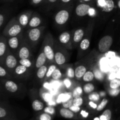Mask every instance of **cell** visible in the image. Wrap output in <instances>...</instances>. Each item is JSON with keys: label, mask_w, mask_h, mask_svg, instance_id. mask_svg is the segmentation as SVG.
I'll use <instances>...</instances> for the list:
<instances>
[{"label": "cell", "mask_w": 120, "mask_h": 120, "mask_svg": "<svg viewBox=\"0 0 120 120\" xmlns=\"http://www.w3.org/2000/svg\"><path fill=\"white\" fill-rule=\"evenodd\" d=\"M4 18L2 14H0V26L2 25L4 23Z\"/></svg>", "instance_id": "51"}, {"label": "cell", "mask_w": 120, "mask_h": 120, "mask_svg": "<svg viewBox=\"0 0 120 120\" xmlns=\"http://www.w3.org/2000/svg\"><path fill=\"white\" fill-rule=\"evenodd\" d=\"M47 57L46 56L45 53L42 52L39 54V55L37 59H36V64H35V66H36V68L39 69V68H41V66H43L45 63L46 61Z\"/></svg>", "instance_id": "13"}, {"label": "cell", "mask_w": 120, "mask_h": 120, "mask_svg": "<svg viewBox=\"0 0 120 120\" xmlns=\"http://www.w3.org/2000/svg\"><path fill=\"white\" fill-rule=\"evenodd\" d=\"M84 30L82 29H78L75 30L73 35V42L75 43H79L80 42L83 40V38L84 36Z\"/></svg>", "instance_id": "9"}, {"label": "cell", "mask_w": 120, "mask_h": 120, "mask_svg": "<svg viewBox=\"0 0 120 120\" xmlns=\"http://www.w3.org/2000/svg\"><path fill=\"white\" fill-rule=\"evenodd\" d=\"M6 111L5 109H4L2 107H0V117L2 118V117H4L6 116Z\"/></svg>", "instance_id": "48"}, {"label": "cell", "mask_w": 120, "mask_h": 120, "mask_svg": "<svg viewBox=\"0 0 120 120\" xmlns=\"http://www.w3.org/2000/svg\"><path fill=\"white\" fill-rule=\"evenodd\" d=\"M100 120H107V118L105 117V116H104L103 114L101 115L100 117Z\"/></svg>", "instance_id": "54"}, {"label": "cell", "mask_w": 120, "mask_h": 120, "mask_svg": "<svg viewBox=\"0 0 120 120\" xmlns=\"http://www.w3.org/2000/svg\"><path fill=\"white\" fill-rule=\"evenodd\" d=\"M75 77L77 79L80 80L83 78V76L87 71V69L86 66L83 65H79L76 67L75 70Z\"/></svg>", "instance_id": "6"}, {"label": "cell", "mask_w": 120, "mask_h": 120, "mask_svg": "<svg viewBox=\"0 0 120 120\" xmlns=\"http://www.w3.org/2000/svg\"><path fill=\"white\" fill-rule=\"evenodd\" d=\"M94 120H100V118H97V117H96V118H94Z\"/></svg>", "instance_id": "58"}, {"label": "cell", "mask_w": 120, "mask_h": 120, "mask_svg": "<svg viewBox=\"0 0 120 120\" xmlns=\"http://www.w3.org/2000/svg\"><path fill=\"white\" fill-rule=\"evenodd\" d=\"M115 7V4L113 0H107L105 4L103 7V11L105 12H110L112 11Z\"/></svg>", "instance_id": "16"}, {"label": "cell", "mask_w": 120, "mask_h": 120, "mask_svg": "<svg viewBox=\"0 0 120 120\" xmlns=\"http://www.w3.org/2000/svg\"><path fill=\"white\" fill-rule=\"evenodd\" d=\"M39 120H52V117L49 114L45 112L40 116Z\"/></svg>", "instance_id": "39"}, {"label": "cell", "mask_w": 120, "mask_h": 120, "mask_svg": "<svg viewBox=\"0 0 120 120\" xmlns=\"http://www.w3.org/2000/svg\"><path fill=\"white\" fill-rule=\"evenodd\" d=\"M84 1H90V0H84Z\"/></svg>", "instance_id": "59"}, {"label": "cell", "mask_w": 120, "mask_h": 120, "mask_svg": "<svg viewBox=\"0 0 120 120\" xmlns=\"http://www.w3.org/2000/svg\"><path fill=\"white\" fill-rule=\"evenodd\" d=\"M27 70V68H26V67L23 66L22 65H20V66H17L16 68V69H15V73H16L17 75H22V74L25 73L26 72V71Z\"/></svg>", "instance_id": "31"}, {"label": "cell", "mask_w": 120, "mask_h": 120, "mask_svg": "<svg viewBox=\"0 0 120 120\" xmlns=\"http://www.w3.org/2000/svg\"><path fill=\"white\" fill-rule=\"evenodd\" d=\"M73 104V99L72 98L62 103V105L64 108L69 109Z\"/></svg>", "instance_id": "35"}, {"label": "cell", "mask_w": 120, "mask_h": 120, "mask_svg": "<svg viewBox=\"0 0 120 120\" xmlns=\"http://www.w3.org/2000/svg\"><path fill=\"white\" fill-rule=\"evenodd\" d=\"M69 109H70L71 111H72L73 112H78L79 111H80V107L73 104V105L69 108Z\"/></svg>", "instance_id": "43"}, {"label": "cell", "mask_w": 120, "mask_h": 120, "mask_svg": "<svg viewBox=\"0 0 120 120\" xmlns=\"http://www.w3.org/2000/svg\"><path fill=\"white\" fill-rule=\"evenodd\" d=\"M112 42H113V39L111 36L106 35L103 36L98 42V50L101 53L107 52L110 50Z\"/></svg>", "instance_id": "1"}, {"label": "cell", "mask_w": 120, "mask_h": 120, "mask_svg": "<svg viewBox=\"0 0 120 120\" xmlns=\"http://www.w3.org/2000/svg\"><path fill=\"white\" fill-rule=\"evenodd\" d=\"M19 63L21 65L26 67L27 68H30L32 66V63L28 59H21L19 61Z\"/></svg>", "instance_id": "32"}, {"label": "cell", "mask_w": 120, "mask_h": 120, "mask_svg": "<svg viewBox=\"0 0 120 120\" xmlns=\"http://www.w3.org/2000/svg\"><path fill=\"white\" fill-rule=\"evenodd\" d=\"M83 103V99L82 97H78L73 99V105L80 107Z\"/></svg>", "instance_id": "33"}, {"label": "cell", "mask_w": 120, "mask_h": 120, "mask_svg": "<svg viewBox=\"0 0 120 120\" xmlns=\"http://www.w3.org/2000/svg\"><path fill=\"white\" fill-rule=\"evenodd\" d=\"M55 62L58 65H62L66 62V59L65 56L60 52H57L55 54Z\"/></svg>", "instance_id": "10"}, {"label": "cell", "mask_w": 120, "mask_h": 120, "mask_svg": "<svg viewBox=\"0 0 120 120\" xmlns=\"http://www.w3.org/2000/svg\"><path fill=\"white\" fill-rule=\"evenodd\" d=\"M5 63L9 69H14L17 64V60L15 56L12 55H9L6 58Z\"/></svg>", "instance_id": "7"}, {"label": "cell", "mask_w": 120, "mask_h": 120, "mask_svg": "<svg viewBox=\"0 0 120 120\" xmlns=\"http://www.w3.org/2000/svg\"><path fill=\"white\" fill-rule=\"evenodd\" d=\"M100 66L101 68V70L104 71H107L109 70L110 65H109V62L106 59L104 58L102 59L100 62Z\"/></svg>", "instance_id": "27"}, {"label": "cell", "mask_w": 120, "mask_h": 120, "mask_svg": "<svg viewBox=\"0 0 120 120\" xmlns=\"http://www.w3.org/2000/svg\"><path fill=\"white\" fill-rule=\"evenodd\" d=\"M56 69H57V68H56V66L55 65H53H53L50 66V67L48 68V71H47L46 75V77H50V76H52V75L53 74V73L54 72V71H55Z\"/></svg>", "instance_id": "37"}, {"label": "cell", "mask_w": 120, "mask_h": 120, "mask_svg": "<svg viewBox=\"0 0 120 120\" xmlns=\"http://www.w3.org/2000/svg\"><path fill=\"white\" fill-rule=\"evenodd\" d=\"M45 112H47L48 114H53L55 112V110L53 107H48L45 109Z\"/></svg>", "instance_id": "45"}, {"label": "cell", "mask_w": 120, "mask_h": 120, "mask_svg": "<svg viewBox=\"0 0 120 120\" xmlns=\"http://www.w3.org/2000/svg\"><path fill=\"white\" fill-rule=\"evenodd\" d=\"M89 105L93 109H97V106H98V105H97L96 103H94V101H90L89 102Z\"/></svg>", "instance_id": "49"}, {"label": "cell", "mask_w": 120, "mask_h": 120, "mask_svg": "<svg viewBox=\"0 0 120 120\" xmlns=\"http://www.w3.org/2000/svg\"><path fill=\"white\" fill-rule=\"evenodd\" d=\"M49 2H51V3H53V2H56L57 0H48Z\"/></svg>", "instance_id": "56"}, {"label": "cell", "mask_w": 120, "mask_h": 120, "mask_svg": "<svg viewBox=\"0 0 120 120\" xmlns=\"http://www.w3.org/2000/svg\"><path fill=\"white\" fill-rule=\"evenodd\" d=\"M118 8H120V0H119L118 2Z\"/></svg>", "instance_id": "57"}, {"label": "cell", "mask_w": 120, "mask_h": 120, "mask_svg": "<svg viewBox=\"0 0 120 120\" xmlns=\"http://www.w3.org/2000/svg\"><path fill=\"white\" fill-rule=\"evenodd\" d=\"M94 73L92 71H87L83 77V80L86 82H90L94 79Z\"/></svg>", "instance_id": "20"}, {"label": "cell", "mask_w": 120, "mask_h": 120, "mask_svg": "<svg viewBox=\"0 0 120 120\" xmlns=\"http://www.w3.org/2000/svg\"><path fill=\"white\" fill-rule=\"evenodd\" d=\"M108 103H109V100H108L107 98H103V99L102 100L101 102L100 103V104L97 106V108L96 110L98 111H102V110L105 107V106H106L107 104H108Z\"/></svg>", "instance_id": "30"}, {"label": "cell", "mask_w": 120, "mask_h": 120, "mask_svg": "<svg viewBox=\"0 0 120 120\" xmlns=\"http://www.w3.org/2000/svg\"><path fill=\"white\" fill-rule=\"evenodd\" d=\"M5 87L8 91L11 93H15L16 91H17L18 89L17 84L15 82L11 80L6 82L5 84Z\"/></svg>", "instance_id": "12"}, {"label": "cell", "mask_w": 120, "mask_h": 120, "mask_svg": "<svg viewBox=\"0 0 120 120\" xmlns=\"http://www.w3.org/2000/svg\"><path fill=\"white\" fill-rule=\"evenodd\" d=\"M120 93V88L116 89H110V90H109V94H110V96H113V97H116L117 96L118 94Z\"/></svg>", "instance_id": "38"}, {"label": "cell", "mask_w": 120, "mask_h": 120, "mask_svg": "<svg viewBox=\"0 0 120 120\" xmlns=\"http://www.w3.org/2000/svg\"><path fill=\"white\" fill-rule=\"evenodd\" d=\"M83 91L86 94H91L93 91H94L95 89V87L93 84L91 83H88L87 84H84L83 87Z\"/></svg>", "instance_id": "22"}, {"label": "cell", "mask_w": 120, "mask_h": 120, "mask_svg": "<svg viewBox=\"0 0 120 120\" xmlns=\"http://www.w3.org/2000/svg\"><path fill=\"white\" fill-rule=\"evenodd\" d=\"M89 98L90 101H97L99 100L100 99V96L98 93H94L90 94L89 96Z\"/></svg>", "instance_id": "34"}, {"label": "cell", "mask_w": 120, "mask_h": 120, "mask_svg": "<svg viewBox=\"0 0 120 120\" xmlns=\"http://www.w3.org/2000/svg\"><path fill=\"white\" fill-rule=\"evenodd\" d=\"M32 109H34V110L38 111L43 110V108H44V104L39 100H35L32 102Z\"/></svg>", "instance_id": "17"}, {"label": "cell", "mask_w": 120, "mask_h": 120, "mask_svg": "<svg viewBox=\"0 0 120 120\" xmlns=\"http://www.w3.org/2000/svg\"><path fill=\"white\" fill-rule=\"evenodd\" d=\"M60 114L62 117L65 118H68V119H70L74 117V112L70 110V109H66V108H63L61 109L59 111Z\"/></svg>", "instance_id": "11"}, {"label": "cell", "mask_w": 120, "mask_h": 120, "mask_svg": "<svg viewBox=\"0 0 120 120\" xmlns=\"http://www.w3.org/2000/svg\"><path fill=\"white\" fill-rule=\"evenodd\" d=\"M43 52L45 54L47 59L50 61H52L55 59V53L53 49L51 46L49 45H46L43 48Z\"/></svg>", "instance_id": "5"}, {"label": "cell", "mask_w": 120, "mask_h": 120, "mask_svg": "<svg viewBox=\"0 0 120 120\" xmlns=\"http://www.w3.org/2000/svg\"><path fill=\"white\" fill-rule=\"evenodd\" d=\"M67 75L69 77V78L73 79L75 77V71L73 68H70L68 69L67 71Z\"/></svg>", "instance_id": "40"}, {"label": "cell", "mask_w": 120, "mask_h": 120, "mask_svg": "<svg viewBox=\"0 0 120 120\" xmlns=\"http://www.w3.org/2000/svg\"><path fill=\"white\" fill-rule=\"evenodd\" d=\"M70 38H71V35H70V33L68 32H64L60 35L59 39L61 43L65 45L70 41Z\"/></svg>", "instance_id": "15"}, {"label": "cell", "mask_w": 120, "mask_h": 120, "mask_svg": "<svg viewBox=\"0 0 120 120\" xmlns=\"http://www.w3.org/2000/svg\"><path fill=\"white\" fill-rule=\"evenodd\" d=\"M6 50V45L3 42H0V56H2L4 55Z\"/></svg>", "instance_id": "41"}, {"label": "cell", "mask_w": 120, "mask_h": 120, "mask_svg": "<svg viewBox=\"0 0 120 120\" xmlns=\"http://www.w3.org/2000/svg\"><path fill=\"white\" fill-rule=\"evenodd\" d=\"M71 98V94L69 93H64V94H60L58 98H57V102L58 103H63V102L65 101L68 100Z\"/></svg>", "instance_id": "23"}, {"label": "cell", "mask_w": 120, "mask_h": 120, "mask_svg": "<svg viewBox=\"0 0 120 120\" xmlns=\"http://www.w3.org/2000/svg\"><path fill=\"white\" fill-rule=\"evenodd\" d=\"M110 89H116L120 87V79H112L109 84Z\"/></svg>", "instance_id": "25"}, {"label": "cell", "mask_w": 120, "mask_h": 120, "mask_svg": "<svg viewBox=\"0 0 120 120\" xmlns=\"http://www.w3.org/2000/svg\"><path fill=\"white\" fill-rule=\"evenodd\" d=\"M41 31L39 28H32L29 32V38L32 42H36L38 41L41 37Z\"/></svg>", "instance_id": "4"}, {"label": "cell", "mask_w": 120, "mask_h": 120, "mask_svg": "<svg viewBox=\"0 0 120 120\" xmlns=\"http://www.w3.org/2000/svg\"><path fill=\"white\" fill-rule=\"evenodd\" d=\"M94 76L98 80H103L104 79V75L102 73L101 71L98 69H96L94 71Z\"/></svg>", "instance_id": "36"}, {"label": "cell", "mask_w": 120, "mask_h": 120, "mask_svg": "<svg viewBox=\"0 0 120 120\" xmlns=\"http://www.w3.org/2000/svg\"><path fill=\"white\" fill-rule=\"evenodd\" d=\"M19 22L21 25L23 26H25L28 25L29 21V18H28V15L25 14H22L21 16L19 18Z\"/></svg>", "instance_id": "24"}, {"label": "cell", "mask_w": 120, "mask_h": 120, "mask_svg": "<svg viewBox=\"0 0 120 120\" xmlns=\"http://www.w3.org/2000/svg\"><path fill=\"white\" fill-rule=\"evenodd\" d=\"M95 13H96V11H95L94 8H90V9H89V14L88 15H90V16H93L95 15Z\"/></svg>", "instance_id": "50"}, {"label": "cell", "mask_w": 120, "mask_h": 120, "mask_svg": "<svg viewBox=\"0 0 120 120\" xmlns=\"http://www.w3.org/2000/svg\"><path fill=\"white\" fill-rule=\"evenodd\" d=\"M62 72H61L60 70L58 69H56V70L54 71V72L53 73L51 77L53 80H57L60 79L62 77Z\"/></svg>", "instance_id": "29"}, {"label": "cell", "mask_w": 120, "mask_h": 120, "mask_svg": "<svg viewBox=\"0 0 120 120\" xmlns=\"http://www.w3.org/2000/svg\"><path fill=\"white\" fill-rule=\"evenodd\" d=\"M21 25L18 24H15L13 26H12L8 30V35L10 36L14 37V36H16L19 34L21 32Z\"/></svg>", "instance_id": "8"}, {"label": "cell", "mask_w": 120, "mask_h": 120, "mask_svg": "<svg viewBox=\"0 0 120 120\" xmlns=\"http://www.w3.org/2000/svg\"><path fill=\"white\" fill-rule=\"evenodd\" d=\"M83 89L80 86L77 87L74 90L73 93V97H74V98H76V97H80V96L83 93Z\"/></svg>", "instance_id": "28"}, {"label": "cell", "mask_w": 120, "mask_h": 120, "mask_svg": "<svg viewBox=\"0 0 120 120\" xmlns=\"http://www.w3.org/2000/svg\"><path fill=\"white\" fill-rule=\"evenodd\" d=\"M69 18V12L66 9H62L59 11L55 15V20L56 23L62 25L67 22Z\"/></svg>", "instance_id": "2"}, {"label": "cell", "mask_w": 120, "mask_h": 120, "mask_svg": "<svg viewBox=\"0 0 120 120\" xmlns=\"http://www.w3.org/2000/svg\"><path fill=\"white\" fill-rule=\"evenodd\" d=\"M91 7L86 4H80L76 8V14L79 16H84L89 14V9Z\"/></svg>", "instance_id": "3"}, {"label": "cell", "mask_w": 120, "mask_h": 120, "mask_svg": "<svg viewBox=\"0 0 120 120\" xmlns=\"http://www.w3.org/2000/svg\"><path fill=\"white\" fill-rule=\"evenodd\" d=\"M48 68H47L46 66L43 65L42 66H41V68H39L38 70L37 73H36V75H37V77H38L39 79H42L44 78L45 76L46 75L47 71H48Z\"/></svg>", "instance_id": "18"}, {"label": "cell", "mask_w": 120, "mask_h": 120, "mask_svg": "<svg viewBox=\"0 0 120 120\" xmlns=\"http://www.w3.org/2000/svg\"><path fill=\"white\" fill-rule=\"evenodd\" d=\"M81 114L83 116V117H87L88 116V115H89V114H88L86 111H82V112H81Z\"/></svg>", "instance_id": "53"}, {"label": "cell", "mask_w": 120, "mask_h": 120, "mask_svg": "<svg viewBox=\"0 0 120 120\" xmlns=\"http://www.w3.org/2000/svg\"><path fill=\"white\" fill-rule=\"evenodd\" d=\"M43 0H32V2L34 4H38L41 3Z\"/></svg>", "instance_id": "52"}, {"label": "cell", "mask_w": 120, "mask_h": 120, "mask_svg": "<svg viewBox=\"0 0 120 120\" xmlns=\"http://www.w3.org/2000/svg\"><path fill=\"white\" fill-rule=\"evenodd\" d=\"M8 45L9 47L13 49H16L19 45V41L18 38L14 36L8 40Z\"/></svg>", "instance_id": "21"}, {"label": "cell", "mask_w": 120, "mask_h": 120, "mask_svg": "<svg viewBox=\"0 0 120 120\" xmlns=\"http://www.w3.org/2000/svg\"><path fill=\"white\" fill-rule=\"evenodd\" d=\"M102 114L104 115V116H105V117L107 118V120H110L111 118V116H112V112H111V111L109 109H107V110H105V111L103 112V113Z\"/></svg>", "instance_id": "42"}, {"label": "cell", "mask_w": 120, "mask_h": 120, "mask_svg": "<svg viewBox=\"0 0 120 120\" xmlns=\"http://www.w3.org/2000/svg\"><path fill=\"white\" fill-rule=\"evenodd\" d=\"M30 55L29 50L27 47L23 46L20 49L19 52V57L20 59H28Z\"/></svg>", "instance_id": "14"}, {"label": "cell", "mask_w": 120, "mask_h": 120, "mask_svg": "<svg viewBox=\"0 0 120 120\" xmlns=\"http://www.w3.org/2000/svg\"><path fill=\"white\" fill-rule=\"evenodd\" d=\"M107 0H97V4L101 8H103Z\"/></svg>", "instance_id": "46"}, {"label": "cell", "mask_w": 120, "mask_h": 120, "mask_svg": "<svg viewBox=\"0 0 120 120\" xmlns=\"http://www.w3.org/2000/svg\"><path fill=\"white\" fill-rule=\"evenodd\" d=\"M64 82V85H65V86L68 89H69V88H70V87H71V82L69 79H68V78L65 79L64 80V82Z\"/></svg>", "instance_id": "44"}, {"label": "cell", "mask_w": 120, "mask_h": 120, "mask_svg": "<svg viewBox=\"0 0 120 120\" xmlns=\"http://www.w3.org/2000/svg\"><path fill=\"white\" fill-rule=\"evenodd\" d=\"M7 74L6 70H5L4 68H2V66H0V76L1 77H4Z\"/></svg>", "instance_id": "47"}, {"label": "cell", "mask_w": 120, "mask_h": 120, "mask_svg": "<svg viewBox=\"0 0 120 120\" xmlns=\"http://www.w3.org/2000/svg\"><path fill=\"white\" fill-rule=\"evenodd\" d=\"M62 2H64V3H68V2H69L70 1H71V0H60Z\"/></svg>", "instance_id": "55"}, {"label": "cell", "mask_w": 120, "mask_h": 120, "mask_svg": "<svg viewBox=\"0 0 120 120\" xmlns=\"http://www.w3.org/2000/svg\"><path fill=\"white\" fill-rule=\"evenodd\" d=\"M90 45V40L88 39L85 38L83 39L82 41L80 42V49L83 50H86L88 48H89Z\"/></svg>", "instance_id": "26"}, {"label": "cell", "mask_w": 120, "mask_h": 120, "mask_svg": "<svg viewBox=\"0 0 120 120\" xmlns=\"http://www.w3.org/2000/svg\"><path fill=\"white\" fill-rule=\"evenodd\" d=\"M41 23V19L38 16H34L30 19L29 22V26L34 28L38 27Z\"/></svg>", "instance_id": "19"}]
</instances>
